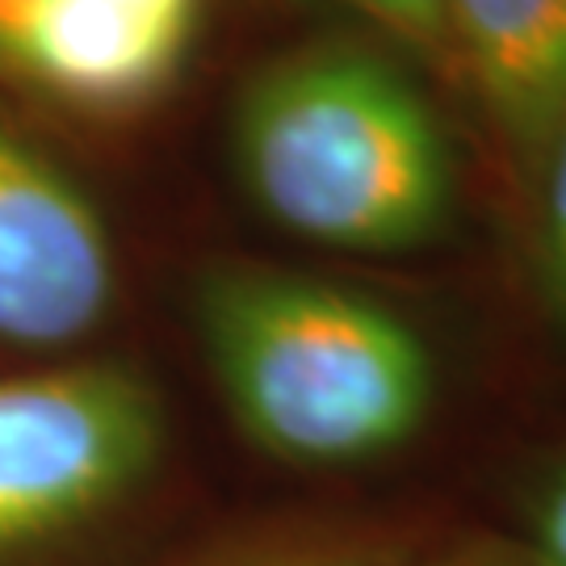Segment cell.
<instances>
[{
	"instance_id": "1",
	"label": "cell",
	"mask_w": 566,
	"mask_h": 566,
	"mask_svg": "<svg viewBox=\"0 0 566 566\" xmlns=\"http://www.w3.org/2000/svg\"><path fill=\"white\" fill-rule=\"evenodd\" d=\"M231 168L269 223L340 252H411L453 214V156L420 84L353 39L306 42L243 81Z\"/></svg>"
},
{
	"instance_id": "2",
	"label": "cell",
	"mask_w": 566,
	"mask_h": 566,
	"mask_svg": "<svg viewBox=\"0 0 566 566\" xmlns=\"http://www.w3.org/2000/svg\"><path fill=\"white\" fill-rule=\"evenodd\" d=\"M193 324L243 437L285 465L378 462L437 399L424 336L353 285L223 264L193 290Z\"/></svg>"
},
{
	"instance_id": "3",
	"label": "cell",
	"mask_w": 566,
	"mask_h": 566,
	"mask_svg": "<svg viewBox=\"0 0 566 566\" xmlns=\"http://www.w3.org/2000/svg\"><path fill=\"white\" fill-rule=\"evenodd\" d=\"M164 407L118 361L0 374V554L88 525L151 474Z\"/></svg>"
},
{
	"instance_id": "4",
	"label": "cell",
	"mask_w": 566,
	"mask_h": 566,
	"mask_svg": "<svg viewBox=\"0 0 566 566\" xmlns=\"http://www.w3.org/2000/svg\"><path fill=\"white\" fill-rule=\"evenodd\" d=\"M118 294L102 210L0 122V344L55 353L93 336Z\"/></svg>"
},
{
	"instance_id": "5",
	"label": "cell",
	"mask_w": 566,
	"mask_h": 566,
	"mask_svg": "<svg viewBox=\"0 0 566 566\" xmlns=\"http://www.w3.org/2000/svg\"><path fill=\"white\" fill-rule=\"evenodd\" d=\"M206 0H39L18 84L118 118L160 97L198 39Z\"/></svg>"
},
{
	"instance_id": "6",
	"label": "cell",
	"mask_w": 566,
	"mask_h": 566,
	"mask_svg": "<svg viewBox=\"0 0 566 566\" xmlns=\"http://www.w3.org/2000/svg\"><path fill=\"white\" fill-rule=\"evenodd\" d=\"M446 13L495 135L537 177L566 122V0H446Z\"/></svg>"
},
{
	"instance_id": "7",
	"label": "cell",
	"mask_w": 566,
	"mask_h": 566,
	"mask_svg": "<svg viewBox=\"0 0 566 566\" xmlns=\"http://www.w3.org/2000/svg\"><path fill=\"white\" fill-rule=\"evenodd\" d=\"M542 181V227H537V269L549 306L566 319V122L537 168Z\"/></svg>"
},
{
	"instance_id": "8",
	"label": "cell",
	"mask_w": 566,
	"mask_h": 566,
	"mask_svg": "<svg viewBox=\"0 0 566 566\" xmlns=\"http://www.w3.org/2000/svg\"><path fill=\"white\" fill-rule=\"evenodd\" d=\"M332 4L382 25L390 39H403L416 51H428L437 60H453L446 0H332Z\"/></svg>"
},
{
	"instance_id": "9",
	"label": "cell",
	"mask_w": 566,
	"mask_h": 566,
	"mask_svg": "<svg viewBox=\"0 0 566 566\" xmlns=\"http://www.w3.org/2000/svg\"><path fill=\"white\" fill-rule=\"evenodd\" d=\"M528 566H566V470L554 479V486H549L542 507H537L533 563Z\"/></svg>"
},
{
	"instance_id": "10",
	"label": "cell",
	"mask_w": 566,
	"mask_h": 566,
	"mask_svg": "<svg viewBox=\"0 0 566 566\" xmlns=\"http://www.w3.org/2000/svg\"><path fill=\"white\" fill-rule=\"evenodd\" d=\"M240 566H378L365 549L357 546H290V549H273V554H261L252 563Z\"/></svg>"
},
{
	"instance_id": "11",
	"label": "cell",
	"mask_w": 566,
	"mask_h": 566,
	"mask_svg": "<svg viewBox=\"0 0 566 566\" xmlns=\"http://www.w3.org/2000/svg\"><path fill=\"white\" fill-rule=\"evenodd\" d=\"M34 13H39V0H0V76L9 81H18L21 46Z\"/></svg>"
},
{
	"instance_id": "12",
	"label": "cell",
	"mask_w": 566,
	"mask_h": 566,
	"mask_svg": "<svg viewBox=\"0 0 566 566\" xmlns=\"http://www.w3.org/2000/svg\"><path fill=\"white\" fill-rule=\"evenodd\" d=\"M428 566H516V563H500V558H486V554H458V558H441V563Z\"/></svg>"
}]
</instances>
